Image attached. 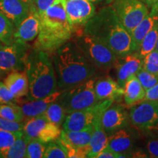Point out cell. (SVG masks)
<instances>
[{"label":"cell","instance_id":"obj_1","mask_svg":"<svg viewBox=\"0 0 158 158\" xmlns=\"http://www.w3.org/2000/svg\"><path fill=\"white\" fill-rule=\"evenodd\" d=\"M83 31L106 44L117 56L135 51L131 34L124 28L111 6L102 7L95 13L84 25Z\"/></svg>","mask_w":158,"mask_h":158},{"label":"cell","instance_id":"obj_2","mask_svg":"<svg viewBox=\"0 0 158 158\" xmlns=\"http://www.w3.org/2000/svg\"><path fill=\"white\" fill-rule=\"evenodd\" d=\"M59 89H67L92 78L96 68L74 41H68L53 53Z\"/></svg>","mask_w":158,"mask_h":158},{"label":"cell","instance_id":"obj_3","mask_svg":"<svg viewBox=\"0 0 158 158\" xmlns=\"http://www.w3.org/2000/svg\"><path fill=\"white\" fill-rule=\"evenodd\" d=\"M40 18V29L34 48L51 54L68 42L74 32L65 9V0H56Z\"/></svg>","mask_w":158,"mask_h":158},{"label":"cell","instance_id":"obj_4","mask_svg":"<svg viewBox=\"0 0 158 158\" xmlns=\"http://www.w3.org/2000/svg\"><path fill=\"white\" fill-rule=\"evenodd\" d=\"M24 70L29 81L27 100H38L58 90L54 61L49 53L36 48L31 49Z\"/></svg>","mask_w":158,"mask_h":158},{"label":"cell","instance_id":"obj_5","mask_svg":"<svg viewBox=\"0 0 158 158\" xmlns=\"http://www.w3.org/2000/svg\"><path fill=\"white\" fill-rule=\"evenodd\" d=\"M74 42L96 68L108 70L114 66L117 56L110 48L94 37L84 33L83 29L74 31Z\"/></svg>","mask_w":158,"mask_h":158},{"label":"cell","instance_id":"obj_6","mask_svg":"<svg viewBox=\"0 0 158 158\" xmlns=\"http://www.w3.org/2000/svg\"><path fill=\"white\" fill-rule=\"evenodd\" d=\"M94 78H89L80 84L64 89L58 99L67 114L89 108L98 102L94 91Z\"/></svg>","mask_w":158,"mask_h":158},{"label":"cell","instance_id":"obj_7","mask_svg":"<svg viewBox=\"0 0 158 158\" xmlns=\"http://www.w3.org/2000/svg\"><path fill=\"white\" fill-rule=\"evenodd\" d=\"M110 6L130 34L149 13L147 5L141 0H113Z\"/></svg>","mask_w":158,"mask_h":158},{"label":"cell","instance_id":"obj_8","mask_svg":"<svg viewBox=\"0 0 158 158\" xmlns=\"http://www.w3.org/2000/svg\"><path fill=\"white\" fill-rule=\"evenodd\" d=\"M30 51L28 43L19 40L11 44L0 45V73L24 70Z\"/></svg>","mask_w":158,"mask_h":158},{"label":"cell","instance_id":"obj_9","mask_svg":"<svg viewBox=\"0 0 158 158\" xmlns=\"http://www.w3.org/2000/svg\"><path fill=\"white\" fill-rule=\"evenodd\" d=\"M112 99L101 100L96 105L89 108H84L72 112L67 115L64 123L63 129L68 131L81 130L93 125V123L98 114L104 111L114 103Z\"/></svg>","mask_w":158,"mask_h":158},{"label":"cell","instance_id":"obj_10","mask_svg":"<svg viewBox=\"0 0 158 158\" xmlns=\"http://www.w3.org/2000/svg\"><path fill=\"white\" fill-rule=\"evenodd\" d=\"M129 117L138 130H158V101H141L130 106Z\"/></svg>","mask_w":158,"mask_h":158},{"label":"cell","instance_id":"obj_11","mask_svg":"<svg viewBox=\"0 0 158 158\" xmlns=\"http://www.w3.org/2000/svg\"><path fill=\"white\" fill-rule=\"evenodd\" d=\"M61 132L60 127L48 122L43 115L27 118L23 127V133L29 139H37L44 143L56 140Z\"/></svg>","mask_w":158,"mask_h":158},{"label":"cell","instance_id":"obj_12","mask_svg":"<svg viewBox=\"0 0 158 158\" xmlns=\"http://www.w3.org/2000/svg\"><path fill=\"white\" fill-rule=\"evenodd\" d=\"M65 9L74 31L84 27L96 13L94 4L90 0H65Z\"/></svg>","mask_w":158,"mask_h":158},{"label":"cell","instance_id":"obj_13","mask_svg":"<svg viewBox=\"0 0 158 158\" xmlns=\"http://www.w3.org/2000/svg\"><path fill=\"white\" fill-rule=\"evenodd\" d=\"M130 123L129 114L121 104H112L104 111L102 124L108 134L126 128Z\"/></svg>","mask_w":158,"mask_h":158},{"label":"cell","instance_id":"obj_14","mask_svg":"<svg viewBox=\"0 0 158 158\" xmlns=\"http://www.w3.org/2000/svg\"><path fill=\"white\" fill-rule=\"evenodd\" d=\"M114 67L116 70V77L118 84L124 88V84L132 76L137 74L143 67V58L137 52L123 56H118Z\"/></svg>","mask_w":158,"mask_h":158},{"label":"cell","instance_id":"obj_15","mask_svg":"<svg viewBox=\"0 0 158 158\" xmlns=\"http://www.w3.org/2000/svg\"><path fill=\"white\" fill-rule=\"evenodd\" d=\"M40 29V15L33 7H30L27 16L15 28V40L28 43L37 38Z\"/></svg>","mask_w":158,"mask_h":158},{"label":"cell","instance_id":"obj_16","mask_svg":"<svg viewBox=\"0 0 158 158\" xmlns=\"http://www.w3.org/2000/svg\"><path fill=\"white\" fill-rule=\"evenodd\" d=\"M94 91L99 101L108 99L120 101L124 98V88L110 76L102 77L95 80Z\"/></svg>","mask_w":158,"mask_h":158},{"label":"cell","instance_id":"obj_17","mask_svg":"<svg viewBox=\"0 0 158 158\" xmlns=\"http://www.w3.org/2000/svg\"><path fill=\"white\" fill-rule=\"evenodd\" d=\"M30 6L23 0H0V11L10 20L15 28L27 16Z\"/></svg>","mask_w":158,"mask_h":158},{"label":"cell","instance_id":"obj_18","mask_svg":"<svg viewBox=\"0 0 158 158\" xmlns=\"http://www.w3.org/2000/svg\"><path fill=\"white\" fill-rule=\"evenodd\" d=\"M64 89H59L45 98L35 100H27L24 102H19L22 108L25 118L42 115L49 106L59 99Z\"/></svg>","mask_w":158,"mask_h":158},{"label":"cell","instance_id":"obj_19","mask_svg":"<svg viewBox=\"0 0 158 158\" xmlns=\"http://www.w3.org/2000/svg\"><path fill=\"white\" fill-rule=\"evenodd\" d=\"M104 111L98 114L93 123V133L89 143L90 151L87 155L89 158H96L102 150L107 147L108 135L102 124V116Z\"/></svg>","mask_w":158,"mask_h":158},{"label":"cell","instance_id":"obj_20","mask_svg":"<svg viewBox=\"0 0 158 158\" xmlns=\"http://www.w3.org/2000/svg\"><path fill=\"white\" fill-rule=\"evenodd\" d=\"M93 133V125L81 130H62L59 140L62 145L68 146L74 149H78L89 145Z\"/></svg>","mask_w":158,"mask_h":158},{"label":"cell","instance_id":"obj_21","mask_svg":"<svg viewBox=\"0 0 158 158\" xmlns=\"http://www.w3.org/2000/svg\"><path fill=\"white\" fill-rule=\"evenodd\" d=\"M4 83L19 100L27 97L29 93V81L25 70L12 71L5 78Z\"/></svg>","mask_w":158,"mask_h":158},{"label":"cell","instance_id":"obj_22","mask_svg":"<svg viewBox=\"0 0 158 158\" xmlns=\"http://www.w3.org/2000/svg\"><path fill=\"white\" fill-rule=\"evenodd\" d=\"M158 22V10L155 8H152L151 12L142 20L137 27L131 32L135 51L139 48L140 45L144 37L152 30L155 25Z\"/></svg>","mask_w":158,"mask_h":158},{"label":"cell","instance_id":"obj_23","mask_svg":"<svg viewBox=\"0 0 158 158\" xmlns=\"http://www.w3.org/2000/svg\"><path fill=\"white\" fill-rule=\"evenodd\" d=\"M146 91L136 75L132 76L124 86V101L128 107L143 101Z\"/></svg>","mask_w":158,"mask_h":158},{"label":"cell","instance_id":"obj_24","mask_svg":"<svg viewBox=\"0 0 158 158\" xmlns=\"http://www.w3.org/2000/svg\"><path fill=\"white\" fill-rule=\"evenodd\" d=\"M134 143V138L125 128L110 133L108 136L107 147L116 152L125 154L131 149Z\"/></svg>","mask_w":158,"mask_h":158},{"label":"cell","instance_id":"obj_25","mask_svg":"<svg viewBox=\"0 0 158 158\" xmlns=\"http://www.w3.org/2000/svg\"><path fill=\"white\" fill-rule=\"evenodd\" d=\"M42 115L48 122H52L59 127H61L64 123L65 118L68 114L62 104L57 100L49 106V107Z\"/></svg>","mask_w":158,"mask_h":158},{"label":"cell","instance_id":"obj_26","mask_svg":"<svg viewBox=\"0 0 158 158\" xmlns=\"http://www.w3.org/2000/svg\"><path fill=\"white\" fill-rule=\"evenodd\" d=\"M158 40V22L155 25L148 34L144 37L139 48L135 52L140 56L143 59L150 52L153 51L156 48L157 42Z\"/></svg>","mask_w":158,"mask_h":158},{"label":"cell","instance_id":"obj_27","mask_svg":"<svg viewBox=\"0 0 158 158\" xmlns=\"http://www.w3.org/2000/svg\"><path fill=\"white\" fill-rule=\"evenodd\" d=\"M15 31L13 23L0 11V42L5 45L11 44L15 40Z\"/></svg>","mask_w":158,"mask_h":158},{"label":"cell","instance_id":"obj_28","mask_svg":"<svg viewBox=\"0 0 158 158\" xmlns=\"http://www.w3.org/2000/svg\"><path fill=\"white\" fill-rule=\"evenodd\" d=\"M30 139L24 135L18 138L12 147L2 155L5 158H23L26 157V151Z\"/></svg>","mask_w":158,"mask_h":158},{"label":"cell","instance_id":"obj_29","mask_svg":"<svg viewBox=\"0 0 158 158\" xmlns=\"http://www.w3.org/2000/svg\"><path fill=\"white\" fill-rule=\"evenodd\" d=\"M0 117L15 122H23L25 116L21 106L18 104L0 105Z\"/></svg>","mask_w":158,"mask_h":158},{"label":"cell","instance_id":"obj_30","mask_svg":"<svg viewBox=\"0 0 158 158\" xmlns=\"http://www.w3.org/2000/svg\"><path fill=\"white\" fill-rule=\"evenodd\" d=\"M23 134V131L9 132L0 130V157L12 147L15 140Z\"/></svg>","mask_w":158,"mask_h":158},{"label":"cell","instance_id":"obj_31","mask_svg":"<svg viewBox=\"0 0 158 158\" xmlns=\"http://www.w3.org/2000/svg\"><path fill=\"white\" fill-rule=\"evenodd\" d=\"M45 158H67L68 152L59 138L47 143V147L44 154Z\"/></svg>","mask_w":158,"mask_h":158},{"label":"cell","instance_id":"obj_32","mask_svg":"<svg viewBox=\"0 0 158 158\" xmlns=\"http://www.w3.org/2000/svg\"><path fill=\"white\" fill-rule=\"evenodd\" d=\"M47 147V143L37 139H31L29 142L26 151V157L27 158H42Z\"/></svg>","mask_w":158,"mask_h":158},{"label":"cell","instance_id":"obj_33","mask_svg":"<svg viewBox=\"0 0 158 158\" xmlns=\"http://www.w3.org/2000/svg\"><path fill=\"white\" fill-rule=\"evenodd\" d=\"M136 76L145 91H147L150 88L153 87L158 83V76L149 71L144 70L143 68H141L138 71Z\"/></svg>","mask_w":158,"mask_h":158},{"label":"cell","instance_id":"obj_34","mask_svg":"<svg viewBox=\"0 0 158 158\" xmlns=\"http://www.w3.org/2000/svg\"><path fill=\"white\" fill-rule=\"evenodd\" d=\"M142 68L158 76V51L157 49L143 57Z\"/></svg>","mask_w":158,"mask_h":158},{"label":"cell","instance_id":"obj_35","mask_svg":"<svg viewBox=\"0 0 158 158\" xmlns=\"http://www.w3.org/2000/svg\"><path fill=\"white\" fill-rule=\"evenodd\" d=\"M19 99L10 91L5 83L0 81V105L2 104H18Z\"/></svg>","mask_w":158,"mask_h":158},{"label":"cell","instance_id":"obj_36","mask_svg":"<svg viewBox=\"0 0 158 158\" xmlns=\"http://www.w3.org/2000/svg\"><path fill=\"white\" fill-rule=\"evenodd\" d=\"M24 122H15L0 117V130L9 132L23 131Z\"/></svg>","mask_w":158,"mask_h":158},{"label":"cell","instance_id":"obj_37","mask_svg":"<svg viewBox=\"0 0 158 158\" xmlns=\"http://www.w3.org/2000/svg\"><path fill=\"white\" fill-rule=\"evenodd\" d=\"M56 1V0H33L29 6L33 7L39 13V15H40L53 4H54Z\"/></svg>","mask_w":158,"mask_h":158},{"label":"cell","instance_id":"obj_38","mask_svg":"<svg viewBox=\"0 0 158 158\" xmlns=\"http://www.w3.org/2000/svg\"><path fill=\"white\" fill-rule=\"evenodd\" d=\"M147 151L149 157L158 158V139H150L147 143Z\"/></svg>","mask_w":158,"mask_h":158},{"label":"cell","instance_id":"obj_39","mask_svg":"<svg viewBox=\"0 0 158 158\" xmlns=\"http://www.w3.org/2000/svg\"><path fill=\"white\" fill-rule=\"evenodd\" d=\"M126 154H120L113 151L108 147L105 148L98 154L96 158H117V157H127L124 156Z\"/></svg>","mask_w":158,"mask_h":158},{"label":"cell","instance_id":"obj_40","mask_svg":"<svg viewBox=\"0 0 158 158\" xmlns=\"http://www.w3.org/2000/svg\"><path fill=\"white\" fill-rule=\"evenodd\" d=\"M143 101H158V83L153 87L146 91Z\"/></svg>","mask_w":158,"mask_h":158},{"label":"cell","instance_id":"obj_41","mask_svg":"<svg viewBox=\"0 0 158 158\" xmlns=\"http://www.w3.org/2000/svg\"><path fill=\"white\" fill-rule=\"evenodd\" d=\"M145 3L152 8H158V0H146Z\"/></svg>","mask_w":158,"mask_h":158},{"label":"cell","instance_id":"obj_42","mask_svg":"<svg viewBox=\"0 0 158 158\" xmlns=\"http://www.w3.org/2000/svg\"><path fill=\"white\" fill-rule=\"evenodd\" d=\"M92 2H93L94 4H99V3H101V2H106L107 3H110L113 0H90Z\"/></svg>","mask_w":158,"mask_h":158},{"label":"cell","instance_id":"obj_43","mask_svg":"<svg viewBox=\"0 0 158 158\" xmlns=\"http://www.w3.org/2000/svg\"><path fill=\"white\" fill-rule=\"evenodd\" d=\"M23 1H24L25 2H27V4H28V5H30L31 4V2H32L33 0H23Z\"/></svg>","mask_w":158,"mask_h":158},{"label":"cell","instance_id":"obj_44","mask_svg":"<svg viewBox=\"0 0 158 158\" xmlns=\"http://www.w3.org/2000/svg\"><path fill=\"white\" fill-rule=\"evenodd\" d=\"M155 49H157V50L158 51V40H157V45H156V48Z\"/></svg>","mask_w":158,"mask_h":158},{"label":"cell","instance_id":"obj_45","mask_svg":"<svg viewBox=\"0 0 158 158\" xmlns=\"http://www.w3.org/2000/svg\"><path fill=\"white\" fill-rule=\"evenodd\" d=\"M141 1H142V2H143L144 3H145V2H146V0H141Z\"/></svg>","mask_w":158,"mask_h":158},{"label":"cell","instance_id":"obj_46","mask_svg":"<svg viewBox=\"0 0 158 158\" xmlns=\"http://www.w3.org/2000/svg\"><path fill=\"white\" fill-rule=\"evenodd\" d=\"M3 44V43H2L1 42H0V45H2Z\"/></svg>","mask_w":158,"mask_h":158},{"label":"cell","instance_id":"obj_47","mask_svg":"<svg viewBox=\"0 0 158 158\" xmlns=\"http://www.w3.org/2000/svg\"><path fill=\"white\" fill-rule=\"evenodd\" d=\"M155 9H156V10H158V8H155Z\"/></svg>","mask_w":158,"mask_h":158}]
</instances>
